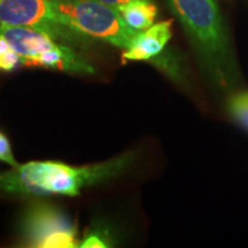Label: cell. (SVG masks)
<instances>
[{"instance_id":"cell-4","label":"cell","mask_w":248,"mask_h":248,"mask_svg":"<svg viewBox=\"0 0 248 248\" xmlns=\"http://www.w3.org/2000/svg\"><path fill=\"white\" fill-rule=\"evenodd\" d=\"M0 36L11 44L26 66L76 74L94 73V68L70 46L61 44L38 30L0 23Z\"/></svg>"},{"instance_id":"cell-9","label":"cell","mask_w":248,"mask_h":248,"mask_svg":"<svg viewBox=\"0 0 248 248\" xmlns=\"http://www.w3.org/2000/svg\"><path fill=\"white\" fill-rule=\"evenodd\" d=\"M22 63V59L4 37L0 36V71H13Z\"/></svg>"},{"instance_id":"cell-7","label":"cell","mask_w":248,"mask_h":248,"mask_svg":"<svg viewBox=\"0 0 248 248\" xmlns=\"http://www.w3.org/2000/svg\"><path fill=\"white\" fill-rule=\"evenodd\" d=\"M171 20L163 21L138 32L129 47L124 49L123 61H150L159 57L171 38Z\"/></svg>"},{"instance_id":"cell-6","label":"cell","mask_w":248,"mask_h":248,"mask_svg":"<svg viewBox=\"0 0 248 248\" xmlns=\"http://www.w3.org/2000/svg\"><path fill=\"white\" fill-rule=\"evenodd\" d=\"M0 23L38 30L68 46L85 39L62 22L49 0H0Z\"/></svg>"},{"instance_id":"cell-11","label":"cell","mask_w":248,"mask_h":248,"mask_svg":"<svg viewBox=\"0 0 248 248\" xmlns=\"http://www.w3.org/2000/svg\"><path fill=\"white\" fill-rule=\"evenodd\" d=\"M109 240L107 239L106 234L102 233L101 231H92L90 232L79 240L78 247L80 248H91V247H109Z\"/></svg>"},{"instance_id":"cell-13","label":"cell","mask_w":248,"mask_h":248,"mask_svg":"<svg viewBox=\"0 0 248 248\" xmlns=\"http://www.w3.org/2000/svg\"><path fill=\"white\" fill-rule=\"evenodd\" d=\"M98 1L102 2V4H106L108 6H110V7L119 9L121 7H123V6L130 4V2L137 1V0H98Z\"/></svg>"},{"instance_id":"cell-8","label":"cell","mask_w":248,"mask_h":248,"mask_svg":"<svg viewBox=\"0 0 248 248\" xmlns=\"http://www.w3.org/2000/svg\"><path fill=\"white\" fill-rule=\"evenodd\" d=\"M117 11L122 15L125 23L138 32L147 30L153 26L157 15V7L151 0H137Z\"/></svg>"},{"instance_id":"cell-3","label":"cell","mask_w":248,"mask_h":248,"mask_svg":"<svg viewBox=\"0 0 248 248\" xmlns=\"http://www.w3.org/2000/svg\"><path fill=\"white\" fill-rule=\"evenodd\" d=\"M60 20L77 32L126 49L138 31L130 28L116 8L98 0H49Z\"/></svg>"},{"instance_id":"cell-12","label":"cell","mask_w":248,"mask_h":248,"mask_svg":"<svg viewBox=\"0 0 248 248\" xmlns=\"http://www.w3.org/2000/svg\"><path fill=\"white\" fill-rule=\"evenodd\" d=\"M0 161L8 164L11 168H14V167H17L18 164H20L17 163L16 160H15L13 152H12L11 144H9L7 137L1 132H0Z\"/></svg>"},{"instance_id":"cell-10","label":"cell","mask_w":248,"mask_h":248,"mask_svg":"<svg viewBox=\"0 0 248 248\" xmlns=\"http://www.w3.org/2000/svg\"><path fill=\"white\" fill-rule=\"evenodd\" d=\"M229 110L241 125L248 129V92L234 94L229 100Z\"/></svg>"},{"instance_id":"cell-5","label":"cell","mask_w":248,"mask_h":248,"mask_svg":"<svg viewBox=\"0 0 248 248\" xmlns=\"http://www.w3.org/2000/svg\"><path fill=\"white\" fill-rule=\"evenodd\" d=\"M23 246L33 248L78 247V230L73 219L58 207L44 202L31 203L20 222Z\"/></svg>"},{"instance_id":"cell-2","label":"cell","mask_w":248,"mask_h":248,"mask_svg":"<svg viewBox=\"0 0 248 248\" xmlns=\"http://www.w3.org/2000/svg\"><path fill=\"white\" fill-rule=\"evenodd\" d=\"M190 39L201 67L218 88L230 90L240 80L218 0H168Z\"/></svg>"},{"instance_id":"cell-1","label":"cell","mask_w":248,"mask_h":248,"mask_svg":"<svg viewBox=\"0 0 248 248\" xmlns=\"http://www.w3.org/2000/svg\"><path fill=\"white\" fill-rule=\"evenodd\" d=\"M133 161V152L83 167L55 161H31L0 173V194L7 197H77L86 187L119 177L130 168Z\"/></svg>"}]
</instances>
